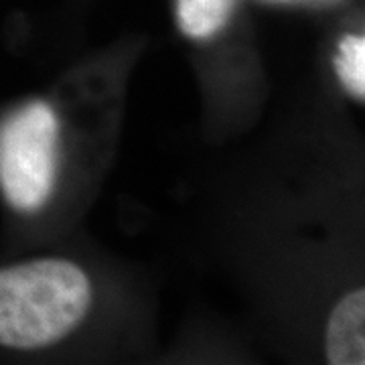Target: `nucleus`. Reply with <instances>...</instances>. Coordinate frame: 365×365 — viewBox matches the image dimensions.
Masks as SVG:
<instances>
[{
    "label": "nucleus",
    "mask_w": 365,
    "mask_h": 365,
    "mask_svg": "<svg viewBox=\"0 0 365 365\" xmlns=\"http://www.w3.org/2000/svg\"><path fill=\"white\" fill-rule=\"evenodd\" d=\"M93 304L90 274L67 258L0 266V347L41 351L76 333Z\"/></svg>",
    "instance_id": "1"
},
{
    "label": "nucleus",
    "mask_w": 365,
    "mask_h": 365,
    "mask_svg": "<svg viewBox=\"0 0 365 365\" xmlns=\"http://www.w3.org/2000/svg\"><path fill=\"white\" fill-rule=\"evenodd\" d=\"M51 102L29 100L0 120V195L16 213H37L55 193L63 155Z\"/></svg>",
    "instance_id": "2"
},
{
    "label": "nucleus",
    "mask_w": 365,
    "mask_h": 365,
    "mask_svg": "<svg viewBox=\"0 0 365 365\" xmlns=\"http://www.w3.org/2000/svg\"><path fill=\"white\" fill-rule=\"evenodd\" d=\"M323 355L331 365L365 364V292L351 288L331 307L323 331Z\"/></svg>",
    "instance_id": "3"
},
{
    "label": "nucleus",
    "mask_w": 365,
    "mask_h": 365,
    "mask_svg": "<svg viewBox=\"0 0 365 365\" xmlns=\"http://www.w3.org/2000/svg\"><path fill=\"white\" fill-rule=\"evenodd\" d=\"M240 0H173L175 25L185 39L209 43L230 26Z\"/></svg>",
    "instance_id": "4"
},
{
    "label": "nucleus",
    "mask_w": 365,
    "mask_h": 365,
    "mask_svg": "<svg viewBox=\"0 0 365 365\" xmlns=\"http://www.w3.org/2000/svg\"><path fill=\"white\" fill-rule=\"evenodd\" d=\"M333 71L343 91L353 102L365 100V37L364 33H347L337 41L333 51Z\"/></svg>",
    "instance_id": "5"
},
{
    "label": "nucleus",
    "mask_w": 365,
    "mask_h": 365,
    "mask_svg": "<svg viewBox=\"0 0 365 365\" xmlns=\"http://www.w3.org/2000/svg\"><path fill=\"white\" fill-rule=\"evenodd\" d=\"M268 2H294V0H268Z\"/></svg>",
    "instance_id": "6"
}]
</instances>
